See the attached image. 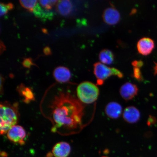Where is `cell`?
Listing matches in <instances>:
<instances>
[{
	"label": "cell",
	"mask_w": 157,
	"mask_h": 157,
	"mask_svg": "<svg viewBox=\"0 0 157 157\" xmlns=\"http://www.w3.org/2000/svg\"><path fill=\"white\" fill-rule=\"evenodd\" d=\"M154 74L155 76L157 75V63L155 62V66L154 68Z\"/></svg>",
	"instance_id": "cell-24"
},
{
	"label": "cell",
	"mask_w": 157,
	"mask_h": 157,
	"mask_svg": "<svg viewBox=\"0 0 157 157\" xmlns=\"http://www.w3.org/2000/svg\"><path fill=\"white\" fill-rule=\"evenodd\" d=\"M73 9V5L70 0H59L56 3V11L63 16H67L70 15Z\"/></svg>",
	"instance_id": "cell-12"
},
{
	"label": "cell",
	"mask_w": 157,
	"mask_h": 157,
	"mask_svg": "<svg viewBox=\"0 0 157 157\" xmlns=\"http://www.w3.org/2000/svg\"><path fill=\"white\" fill-rule=\"evenodd\" d=\"M53 75L56 81L60 83L67 82L71 78L70 71L64 67H59L55 69Z\"/></svg>",
	"instance_id": "cell-13"
},
{
	"label": "cell",
	"mask_w": 157,
	"mask_h": 157,
	"mask_svg": "<svg viewBox=\"0 0 157 157\" xmlns=\"http://www.w3.org/2000/svg\"><path fill=\"white\" fill-rule=\"evenodd\" d=\"M137 48L139 54L147 56L151 53L155 48V43L152 39L149 38H143L137 43Z\"/></svg>",
	"instance_id": "cell-8"
},
{
	"label": "cell",
	"mask_w": 157,
	"mask_h": 157,
	"mask_svg": "<svg viewBox=\"0 0 157 157\" xmlns=\"http://www.w3.org/2000/svg\"><path fill=\"white\" fill-rule=\"evenodd\" d=\"M1 16L6 14L10 10L13 8V3H8L5 4L1 3Z\"/></svg>",
	"instance_id": "cell-18"
},
{
	"label": "cell",
	"mask_w": 157,
	"mask_h": 157,
	"mask_svg": "<svg viewBox=\"0 0 157 157\" xmlns=\"http://www.w3.org/2000/svg\"><path fill=\"white\" fill-rule=\"evenodd\" d=\"M132 76L137 81L139 82L143 81V76L140 68L133 67Z\"/></svg>",
	"instance_id": "cell-19"
},
{
	"label": "cell",
	"mask_w": 157,
	"mask_h": 157,
	"mask_svg": "<svg viewBox=\"0 0 157 157\" xmlns=\"http://www.w3.org/2000/svg\"><path fill=\"white\" fill-rule=\"evenodd\" d=\"M22 7L30 12H33L38 4V0H19Z\"/></svg>",
	"instance_id": "cell-16"
},
{
	"label": "cell",
	"mask_w": 157,
	"mask_h": 157,
	"mask_svg": "<svg viewBox=\"0 0 157 157\" xmlns=\"http://www.w3.org/2000/svg\"><path fill=\"white\" fill-rule=\"evenodd\" d=\"M105 112L107 116L112 119H117L123 113L122 107L116 102H111L106 106Z\"/></svg>",
	"instance_id": "cell-10"
},
{
	"label": "cell",
	"mask_w": 157,
	"mask_h": 157,
	"mask_svg": "<svg viewBox=\"0 0 157 157\" xmlns=\"http://www.w3.org/2000/svg\"><path fill=\"white\" fill-rule=\"evenodd\" d=\"M0 129L1 135L7 133L10 129L15 125L18 120L16 105L12 106L6 103L1 104Z\"/></svg>",
	"instance_id": "cell-2"
},
{
	"label": "cell",
	"mask_w": 157,
	"mask_h": 157,
	"mask_svg": "<svg viewBox=\"0 0 157 157\" xmlns=\"http://www.w3.org/2000/svg\"><path fill=\"white\" fill-rule=\"evenodd\" d=\"M123 117L127 123H135L140 119V113L136 108L132 106L125 108L123 113Z\"/></svg>",
	"instance_id": "cell-9"
},
{
	"label": "cell",
	"mask_w": 157,
	"mask_h": 157,
	"mask_svg": "<svg viewBox=\"0 0 157 157\" xmlns=\"http://www.w3.org/2000/svg\"><path fill=\"white\" fill-rule=\"evenodd\" d=\"M138 91L137 86L129 82L123 84L119 90L120 94L121 97L126 101L132 99L137 95Z\"/></svg>",
	"instance_id": "cell-6"
},
{
	"label": "cell",
	"mask_w": 157,
	"mask_h": 157,
	"mask_svg": "<svg viewBox=\"0 0 157 157\" xmlns=\"http://www.w3.org/2000/svg\"><path fill=\"white\" fill-rule=\"evenodd\" d=\"M44 53L46 56H49L52 54V52L51 49L49 47H46L44 49Z\"/></svg>",
	"instance_id": "cell-23"
},
{
	"label": "cell",
	"mask_w": 157,
	"mask_h": 157,
	"mask_svg": "<svg viewBox=\"0 0 157 157\" xmlns=\"http://www.w3.org/2000/svg\"><path fill=\"white\" fill-rule=\"evenodd\" d=\"M71 151V147L66 142H59L52 149V154L55 157H67Z\"/></svg>",
	"instance_id": "cell-11"
},
{
	"label": "cell",
	"mask_w": 157,
	"mask_h": 157,
	"mask_svg": "<svg viewBox=\"0 0 157 157\" xmlns=\"http://www.w3.org/2000/svg\"><path fill=\"white\" fill-rule=\"evenodd\" d=\"M156 120L155 117L150 116L148 117V121H147V124L149 126L150 125L155 124L156 122Z\"/></svg>",
	"instance_id": "cell-22"
},
{
	"label": "cell",
	"mask_w": 157,
	"mask_h": 157,
	"mask_svg": "<svg viewBox=\"0 0 157 157\" xmlns=\"http://www.w3.org/2000/svg\"><path fill=\"white\" fill-rule=\"evenodd\" d=\"M143 62L141 60H135L132 63V65L133 67L140 68L143 65Z\"/></svg>",
	"instance_id": "cell-21"
},
{
	"label": "cell",
	"mask_w": 157,
	"mask_h": 157,
	"mask_svg": "<svg viewBox=\"0 0 157 157\" xmlns=\"http://www.w3.org/2000/svg\"><path fill=\"white\" fill-rule=\"evenodd\" d=\"M54 125L52 131L63 128L74 129L81 125L84 106L79 100L68 92L60 91L50 105Z\"/></svg>",
	"instance_id": "cell-1"
},
{
	"label": "cell",
	"mask_w": 157,
	"mask_h": 157,
	"mask_svg": "<svg viewBox=\"0 0 157 157\" xmlns=\"http://www.w3.org/2000/svg\"><path fill=\"white\" fill-rule=\"evenodd\" d=\"M19 93L24 98V101L26 103L33 101L35 99L34 94L32 90L28 87H25L23 86H20L19 90Z\"/></svg>",
	"instance_id": "cell-15"
},
{
	"label": "cell",
	"mask_w": 157,
	"mask_h": 157,
	"mask_svg": "<svg viewBox=\"0 0 157 157\" xmlns=\"http://www.w3.org/2000/svg\"><path fill=\"white\" fill-rule=\"evenodd\" d=\"M99 58L102 63L110 65L113 63L114 61L115 56L111 51L108 49H104L100 52Z\"/></svg>",
	"instance_id": "cell-14"
},
{
	"label": "cell",
	"mask_w": 157,
	"mask_h": 157,
	"mask_svg": "<svg viewBox=\"0 0 157 157\" xmlns=\"http://www.w3.org/2000/svg\"><path fill=\"white\" fill-rule=\"evenodd\" d=\"M94 74L97 78L98 85H102L104 81L112 76L122 78L124 75L120 71L115 68L108 67L100 62L94 64Z\"/></svg>",
	"instance_id": "cell-4"
},
{
	"label": "cell",
	"mask_w": 157,
	"mask_h": 157,
	"mask_svg": "<svg viewBox=\"0 0 157 157\" xmlns=\"http://www.w3.org/2000/svg\"><path fill=\"white\" fill-rule=\"evenodd\" d=\"M78 99L81 102L91 104L95 101L99 95V88L95 84L90 82H82L76 89Z\"/></svg>",
	"instance_id": "cell-3"
},
{
	"label": "cell",
	"mask_w": 157,
	"mask_h": 157,
	"mask_svg": "<svg viewBox=\"0 0 157 157\" xmlns=\"http://www.w3.org/2000/svg\"><path fill=\"white\" fill-rule=\"evenodd\" d=\"M22 64L24 67L28 68H30L31 66L35 65L33 63L32 59L29 58L25 59L23 61Z\"/></svg>",
	"instance_id": "cell-20"
},
{
	"label": "cell",
	"mask_w": 157,
	"mask_h": 157,
	"mask_svg": "<svg viewBox=\"0 0 157 157\" xmlns=\"http://www.w3.org/2000/svg\"><path fill=\"white\" fill-rule=\"evenodd\" d=\"M103 21L109 25H115L119 23L121 19V15L119 12L114 7L107 8L103 12Z\"/></svg>",
	"instance_id": "cell-7"
},
{
	"label": "cell",
	"mask_w": 157,
	"mask_h": 157,
	"mask_svg": "<svg viewBox=\"0 0 157 157\" xmlns=\"http://www.w3.org/2000/svg\"><path fill=\"white\" fill-rule=\"evenodd\" d=\"M42 7L46 10L49 11L58 2V0H39Z\"/></svg>",
	"instance_id": "cell-17"
},
{
	"label": "cell",
	"mask_w": 157,
	"mask_h": 157,
	"mask_svg": "<svg viewBox=\"0 0 157 157\" xmlns=\"http://www.w3.org/2000/svg\"><path fill=\"white\" fill-rule=\"evenodd\" d=\"M7 133V138L12 142L21 145L25 144L26 133L23 127L15 125L10 129Z\"/></svg>",
	"instance_id": "cell-5"
},
{
	"label": "cell",
	"mask_w": 157,
	"mask_h": 157,
	"mask_svg": "<svg viewBox=\"0 0 157 157\" xmlns=\"http://www.w3.org/2000/svg\"><path fill=\"white\" fill-rule=\"evenodd\" d=\"M1 157H7V156L6 153L4 151L1 152Z\"/></svg>",
	"instance_id": "cell-25"
}]
</instances>
